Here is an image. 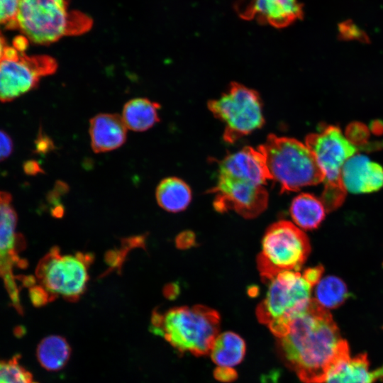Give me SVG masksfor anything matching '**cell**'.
Returning a JSON list of instances; mask_svg holds the SVG:
<instances>
[{"label": "cell", "mask_w": 383, "mask_h": 383, "mask_svg": "<svg viewBox=\"0 0 383 383\" xmlns=\"http://www.w3.org/2000/svg\"><path fill=\"white\" fill-rule=\"evenodd\" d=\"M277 350L304 383H323L332 370L350 357L331 314L314 299L292 320L288 333L277 338Z\"/></svg>", "instance_id": "cell-1"}, {"label": "cell", "mask_w": 383, "mask_h": 383, "mask_svg": "<svg viewBox=\"0 0 383 383\" xmlns=\"http://www.w3.org/2000/svg\"><path fill=\"white\" fill-rule=\"evenodd\" d=\"M150 320L152 333L162 336L179 353L195 356L211 353L221 323L218 311L203 305L174 307L165 313L155 309Z\"/></svg>", "instance_id": "cell-2"}, {"label": "cell", "mask_w": 383, "mask_h": 383, "mask_svg": "<svg viewBox=\"0 0 383 383\" xmlns=\"http://www.w3.org/2000/svg\"><path fill=\"white\" fill-rule=\"evenodd\" d=\"M70 0H20L16 26L31 42L48 45L64 36L88 31L92 20L77 11H68Z\"/></svg>", "instance_id": "cell-3"}, {"label": "cell", "mask_w": 383, "mask_h": 383, "mask_svg": "<svg viewBox=\"0 0 383 383\" xmlns=\"http://www.w3.org/2000/svg\"><path fill=\"white\" fill-rule=\"evenodd\" d=\"M257 148L264 156L270 179L280 184L281 192L297 191L323 180L312 152L297 140L271 134Z\"/></svg>", "instance_id": "cell-4"}, {"label": "cell", "mask_w": 383, "mask_h": 383, "mask_svg": "<svg viewBox=\"0 0 383 383\" xmlns=\"http://www.w3.org/2000/svg\"><path fill=\"white\" fill-rule=\"evenodd\" d=\"M305 144L312 152L323 176L324 189L321 200L328 212L334 211L342 205L346 196L341 177L343 167L357 153L358 144L334 126L309 134Z\"/></svg>", "instance_id": "cell-5"}, {"label": "cell", "mask_w": 383, "mask_h": 383, "mask_svg": "<svg viewBox=\"0 0 383 383\" xmlns=\"http://www.w3.org/2000/svg\"><path fill=\"white\" fill-rule=\"evenodd\" d=\"M256 316L277 338L284 336L292 320L309 306L312 286L296 271L279 272L268 283Z\"/></svg>", "instance_id": "cell-6"}, {"label": "cell", "mask_w": 383, "mask_h": 383, "mask_svg": "<svg viewBox=\"0 0 383 383\" xmlns=\"http://www.w3.org/2000/svg\"><path fill=\"white\" fill-rule=\"evenodd\" d=\"M311 251L306 235L287 221L272 224L265 231L257 267L262 280L268 283L279 272L299 270Z\"/></svg>", "instance_id": "cell-7"}, {"label": "cell", "mask_w": 383, "mask_h": 383, "mask_svg": "<svg viewBox=\"0 0 383 383\" xmlns=\"http://www.w3.org/2000/svg\"><path fill=\"white\" fill-rule=\"evenodd\" d=\"M94 258L90 252L62 255L58 247H52L37 265L36 282L52 300L61 295L67 301L75 302L87 289L88 268Z\"/></svg>", "instance_id": "cell-8"}, {"label": "cell", "mask_w": 383, "mask_h": 383, "mask_svg": "<svg viewBox=\"0 0 383 383\" xmlns=\"http://www.w3.org/2000/svg\"><path fill=\"white\" fill-rule=\"evenodd\" d=\"M208 108L225 123L223 140L228 143L261 128L265 123L258 93L236 82L231 83L219 99L209 101Z\"/></svg>", "instance_id": "cell-9"}, {"label": "cell", "mask_w": 383, "mask_h": 383, "mask_svg": "<svg viewBox=\"0 0 383 383\" xmlns=\"http://www.w3.org/2000/svg\"><path fill=\"white\" fill-rule=\"evenodd\" d=\"M57 69V63L50 56H28L7 46L0 61V101H10L28 92Z\"/></svg>", "instance_id": "cell-10"}, {"label": "cell", "mask_w": 383, "mask_h": 383, "mask_svg": "<svg viewBox=\"0 0 383 383\" xmlns=\"http://www.w3.org/2000/svg\"><path fill=\"white\" fill-rule=\"evenodd\" d=\"M17 215L11 195L0 191V278L3 280L11 301L18 313L23 309L20 301V277L14 271L25 268L27 263L20 257L21 240L16 232Z\"/></svg>", "instance_id": "cell-11"}, {"label": "cell", "mask_w": 383, "mask_h": 383, "mask_svg": "<svg viewBox=\"0 0 383 383\" xmlns=\"http://www.w3.org/2000/svg\"><path fill=\"white\" fill-rule=\"evenodd\" d=\"M213 205L219 213L234 210L245 218H253L267 206L268 194L263 185L218 175Z\"/></svg>", "instance_id": "cell-12"}, {"label": "cell", "mask_w": 383, "mask_h": 383, "mask_svg": "<svg viewBox=\"0 0 383 383\" xmlns=\"http://www.w3.org/2000/svg\"><path fill=\"white\" fill-rule=\"evenodd\" d=\"M235 9L243 19H255L278 28L304 16L303 5L298 0H237Z\"/></svg>", "instance_id": "cell-13"}, {"label": "cell", "mask_w": 383, "mask_h": 383, "mask_svg": "<svg viewBox=\"0 0 383 383\" xmlns=\"http://www.w3.org/2000/svg\"><path fill=\"white\" fill-rule=\"evenodd\" d=\"M218 175L245 180L263 185L270 179L264 156L261 152L245 147L227 155L218 164Z\"/></svg>", "instance_id": "cell-14"}, {"label": "cell", "mask_w": 383, "mask_h": 383, "mask_svg": "<svg viewBox=\"0 0 383 383\" xmlns=\"http://www.w3.org/2000/svg\"><path fill=\"white\" fill-rule=\"evenodd\" d=\"M341 177L345 190L353 194L371 193L383 187V167L358 153L345 162Z\"/></svg>", "instance_id": "cell-15"}, {"label": "cell", "mask_w": 383, "mask_h": 383, "mask_svg": "<svg viewBox=\"0 0 383 383\" xmlns=\"http://www.w3.org/2000/svg\"><path fill=\"white\" fill-rule=\"evenodd\" d=\"M127 128L116 113H102L89 121L91 147L96 153L114 150L122 146L127 138Z\"/></svg>", "instance_id": "cell-16"}, {"label": "cell", "mask_w": 383, "mask_h": 383, "mask_svg": "<svg viewBox=\"0 0 383 383\" xmlns=\"http://www.w3.org/2000/svg\"><path fill=\"white\" fill-rule=\"evenodd\" d=\"M369 361L366 354H360L332 370L328 374L326 383H372L383 377V367L375 371L369 370Z\"/></svg>", "instance_id": "cell-17"}, {"label": "cell", "mask_w": 383, "mask_h": 383, "mask_svg": "<svg viewBox=\"0 0 383 383\" xmlns=\"http://www.w3.org/2000/svg\"><path fill=\"white\" fill-rule=\"evenodd\" d=\"M160 105L147 98H135L127 101L121 118L128 129L135 132L145 131L160 121Z\"/></svg>", "instance_id": "cell-18"}, {"label": "cell", "mask_w": 383, "mask_h": 383, "mask_svg": "<svg viewBox=\"0 0 383 383\" xmlns=\"http://www.w3.org/2000/svg\"><path fill=\"white\" fill-rule=\"evenodd\" d=\"M155 195L159 206L171 213L184 211L192 200V191L188 184L175 177L162 179L156 188Z\"/></svg>", "instance_id": "cell-19"}, {"label": "cell", "mask_w": 383, "mask_h": 383, "mask_svg": "<svg viewBox=\"0 0 383 383\" xmlns=\"http://www.w3.org/2000/svg\"><path fill=\"white\" fill-rule=\"evenodd\" d=\"M325 207L321 199L309 193L295 197L291 204L290 213L295 223L304 230H313L325 218Z\"/></svg>", "instance_id": "cell-20"}, {"label": "cell", "mask_w": 383, "mask_h": 383, "mask_svg": "<svg viewBox=\"0 0 383 383\" xmlns=\"http://www.w3.org/2000/svg\"><path fill=\"white\" fill-rule=\"evenodd\" d=\"M245 352V340L237 333L227 331L216 337L210 354L218 366L233 367L242 362Z\"/></svg>", "instance_id": "cell-21"}, {"label": "cell", "mask_w": 383, "mask_h": 383, "mask_svg": "<svg viewBox=\"0 0 383 383\" xmlns=\"http://www.w3.org/2000/svg\"><path fill=\"white\" fill-rule=\"evenodd\" d=\"M36 355L43 368L55 372L62 369L68 362L71 348L65 338L56 335H49L39 343Z\"/></svg>", "instance_id": "cell-22"}, {"label": "cell", "mask_w": 383, "mask_h": 383, "mask_svg": "<svg viewBox=\"0 0 383 383\" xmlns=\"http://www.w3.org/2000/svg\"><path fill=\"white\" fill-rule=\"evenodd\" d=\"M314 293V299L326 309L340 306L349 297L345 282L333 275L321 279L316 285Z\"/></svg>", "instance_id": "cell-23"}, {"label": "cell", "mask_w": 383, "mask_h": 383, "mask_svg": "<svg viewBox=\"0 0 383 383\" xmlns=\"http://www.w3.org/2000/svg\"><path fill=\"white\" fill-rule=\"evenodd\" d=\"M0 383H38L18 361V356L0 360Z\"/></svg>", "instance_id": "cell-24"}, {"label": "cell", "mask_w": 383, "mask_h": 383, "mask_svg": "<svg viewBox=\"0 0 383 383\" xmlns=\"http://www.w3.org/2000/svg\"><path fill=\"white\" fill-rule=\"evenodd\" d=\"M20 0H0V26L17 28L16 17Z\"/></svg>", "instance_id": "cell-25"}, {"label": "cell", "mask_w": 383, "mask_h": 383, "mask_svg": "<svg viewBox=\"0 0 383 383\" xmlns=\"http://www.w3.org/2000/svg\"><path fill=\"white\" fill-rule=\"evenodd\" d=\"M130 250L128 247L121 243L120 249H112L107 251L105 254V262L109 266V270L104 272L103 276L113 270L121 274L122 266Z\"/></svg>", "instance_id": "cell-26"}, {"label": "cell", "mask_w": 383, "mask_h": 383, "mask_svg": "<svg viewBox=\"0 0 383 383\" xmlns=\"http://www.w3.org/2000/svg\"><path fill=\"white\" fill-rule=\"evenodd\" d=\"M29 296L32 304L35 306H43L52 301L50 294L40 285L35 284L29 287Z\"/></svg>", "instance_id": "cell-27"}, {"label": "cell", "mask_w": 383, "mask_h": 383, "mask_svg": "<svg viewBox=\"0 0 383 383\" xmlns=\"http://www.w3.org/2000/svg\"><path fill=\"white\" fill-rule=\"evenodd\" d=\"M213 377L219 382L230 383L238 377V373L231 367L218 366L213 371Z\"/></svg>", "instance_id": "cell-28"}, {"label": "cell", "mask_w": 383, "mask_h": 383, "mask_svg": "<svg viewBox=\"0 0 383 383\" xmlns=\"http://www.w3.org/2000/svg\"><path fill=\"white\" fill-rule=\"evenodd\" d=\"M13 144L10 136L0 130V161H2L11 154Z\"/></svg>", "instance_id": "cell-29"}, {"label": "cell", "mask_w": 383, "mask_h": 383, "mask_svg": "<svg viewBox=\"0 0 383 383\" xmlns=\"http://www.w3.org/2000/svg\"><path fill=\"white\" fill-rule=\"evenodd\" d=\"M323 272L322 265H318L313 267H310L305 270L302 274L305 279L312 286H315L321 280V275Z\"/></svg>", "instance_id": "cell-30"}, {"label": "cell", "mask_w": 383, "mask_h": 383, "mask_svg": "<svg viewBox=\"0 0 383 383\" xmlns=\"http://www.w3.org/2000/svg\"><path fill=\"white\" fill-rule=\"evenodd\" d=\"M195 243V235L190 231H183L179 233L175 240L176 246L179 249H187Z\"/></svg>", "instance_id": "cell-31"}, {"label": "cell", "mask_w": 383, "mask_h": 383, "mask_svg": "<svg viewBox=\"0 0 383 383\" xmlns=\"http://www.w3.org/2000/svg\"><path fill=\"white\" fill-rule=\"evenodd\" d=\"M146 237L145 235H140L125 238L121 240V243L128 246L131 250L135 248L145 249Z\"/></svg>", "instance_id": "cell-32"}, {"label": "cell", "mask_w": 383, "mask_h": 383, "mask_svg": "<svg viewBox=\"0 0 383 383\" xmlns=\"http://www.w3.org/2000/svg\"><path fill=\"white\" fill-rule=\"evenodd\" d=\"M340 32L343 37H348L349 38L361 37L360 29L349 21L344 22L340 26Z\"/></svg>", "instance_id": "cell-33"}, {"label": "cell", "mask_w": 383, "mask_h": 383, "mask_svg": "<svg viewBox=\"0 0 383 383\" xmlns=\"http://www.w3.org/2000/svg\"><path fill=\"white\" fill-rule=\"evenodd\" d=\"M162 293L167 299L173 300L179 294V287L177 283H169L163 287Z\"/></svg>", "instance_id": "cell-34"}, {"label": "cell", "mask_w": 383, "mask_h": 383, "mask_svg": "<svg viewBox=\"0 0 383 383\" xmlns=\"http://www.w3.org/2000/svg\"><path fill=\"white\" fill-rule=\"evenodd\" d=\"M28 45L27 38L26 37L18 36L13 40V48L18 51L24 52Z\"/></svg>", "instance_id": "cell-35"}, {"label": "cell", "mask_w": 383, "mask_h": 383, "mask_svg": "<svg viewBox=\"0 0 383 383\" xmlns=\"http://www.w3.org/2000/svg\"><path fill=\"white\" fill-rule=\"evenodd\" d=\"M64 213H65V208L63 205H62L61 204L54 206L52 209H51V213L52 216L57 218H62L64 215Z\"/></svg>", "instance_id": "cell-36"}, {"label": "cell", "mask_w": 383, "mask_h": 383, "mask_svg": "<svg viewBox=\"0 0 383 383\" xmlns=\"http://www.w3.org/2000/svg\"><path fill=\"white\" fill-rule=\"evenodd\" d=\"M6 47L7 46L6 45L5 40L0 33V61L1 60L4 56V51Z\"/></svg>", "instance_id": "cell-37"}]
</instances>
